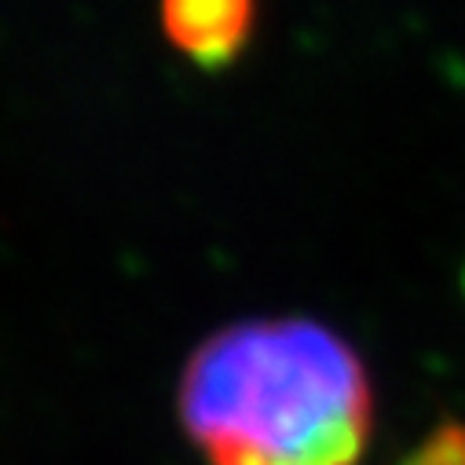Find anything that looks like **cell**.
Segmentation results:
<instances>
[{
	"label": "cell",
	"mask_w": 465,
	"mask_h": 465,
	"mask_svg": "<svg viewBox=\"0 0 465 465\" xmlns=\"http://www.w3.org/2000/svg\"><path fill=\"white\" fill-rule=\"evenodd\" d=\"M162 37L205 74L235 66L261 23V0H158Z\"/></svg>",
	"instance_id": "cell-2"
},
{
	"label": "cell",
	"mask_w": 465,
	"mask_h": 465,
	"mask_svg": "<svg viewBox=\"0 0 465 465\" xmlns=\"http://www.w3.org/2000/svg\"><path fill=\"white\" fill-rule=\"evenodd\" d=\"M176 418L205 465H363L378 392L360 348L315 315H250L202 337Z\"/></svg>",
	"instance_id": "cell-1"
},
{
	"label": "cell",
	"mask_w": 465,
	"mask_h": 465,
	"mask_svg": "<svg viewBox=\"0 0 465 465\" xmlns=\"http://www.w3.org/2000/svg\"><path fill=\"white\" fill-rule=\"evenodd\" d=\"M392 465H465V418L447 414L432 421Z\"/></svg>",
	"instance_id": "cell-3"
}]
</instances>
